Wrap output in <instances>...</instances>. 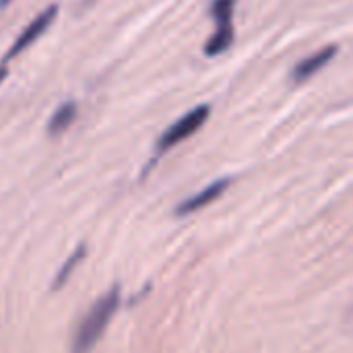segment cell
I'll return each mask as SVG.
<instances>
[{"label": "cell", "mask_w": 353, "mask_h": 353, "mask_svg": "<svg viewBox=\"0 0 353 353\" xmlns=\"http://www.w3.org/2000/svg\"><path fill=\"white\" fill-rule=\"evenodd\" d=\"M209 114H211V108L209 105H199L194 110H190L188 114H184L178 122H174L172 126H168L163 130V134L157 139V145H155V151L157 155L170 151L172 147H176L178 143L186 141L188 137H192L207 120H209Z\"/></svg>", "instance_id": "7a4b0ae2"}, {"label": "cell", "mask_w": 353, "mask_h": 353, "mask_svg": "<svg viewBox=\"0 0 353 353\" xmlns=\"http://www.w3.org/2000/svg\"><path fill=\"white\" fill-rule=\"evenodd\" d=\"M120 308V288L114 285L110 292H105L91 308L89 312L83 316V321L79 323L74 335H72V343H70V353H89L97 341L101 339L103 331L108 329L112 316L116 314V310Z\"/></svg>", "instance_id": "6da1fadb"}, {"label": "cell", "mask_w": 353, "mask_h": 353, "mask_svg": "<svg viewBox=\"0 0 353 353\" xmlns=\"http://www.w3.org/2000/svg\"><path fill=\"white\" fill-rule=\"evenodd\" d=\"M77 118V103L74 101H64L48 120V134L50 137H58L62 134Z\"/></svg>", "instance_id": "52a82bcc"}, {"label": "cell", "mask_w": 353, "mask_h": 353, "mask_svg": "<svg viewBox=\"0 0 353 353\" xmlns=\"http://www.w3.org/2000/svg\"><path fill=\"white\" fill-rule=\"evenodd\" d=\"M234 6H236V0H213V4H211V17L215 21V27L232 25Z\"/></svg>", "instance_id": "9c48e42d"}, {"label": "cell", "mask_w": 353, "mask_h": 353, "mask_svg": "<svg viewBox=\"0 0 353 353\" xmlns=\"http://www.w3.org/2000/svg\"><path fill=\"white\" fill-rule=\"evenodd\" d=\"M56 14H58V6L56 4H52V6H48L43 12H39L25 29H23V33L14 39V43L10 46V50L6 52V56L2 58V62H0V83L4 81V77H6V72H8V66H6V62L8 60H12L14 56H19L23 50H27L39 35H43V31L52 25V21L56 19Z\"/></svg>", "instance_id": "3957f363"}, {"label": "cell", "mask_w": 353, "mask_h": 353, "mask_svg": "<svg viewBox=\"0 0 353 353\" xmlns=\"http://www.w3.org/2000/svg\"><path fill=\"white\" fill-rule=\"evenodd\" d=\"M335 56H337V46H333V43L319 50L316 54H312V56H308V58H304L302 62L296 64V68L292 70V79L296 83H302V81L310 79L314 72H319L323 66H327Z\"/></svg>", "instance_id": "5b68a950"}, {"label": "cell", "mask_w": 353, "mask_h": 353, "mask_svg": "<svg viewBox=\"0 0 353 353\" xmlns=\"http://www.w3.org/2000/svg\"><path fill=\"white\" fill-rule=\"evenodd\" d=\"M230 184H232V178H219V180L211 182L209 186H205V188L199 190L196 194L184 199V201L176 207L174 215H176V217H186V215H192V213L205 209L207 205L215 203V201L230 188Z\"/></svg>", "instance_id": "277c9868"}, {"label": "cell", "mask_w": 353, "mask_h": 353, "mask_svg": "<svg viewBox=\"0 0 353 353\" xmlns=\"http://www.w3.org/2000/svg\"><path fill=\"white\" fill-rule=\"evenodd\" d=\"M8 2H10V0H0V8H4V6H6Z\"/></svg>", "instance_id": "30bf717a"}, {"label": "cell", "mask_w": 353, "mask_h": 353, "mask_svg": "<svg viewBox=\"0 0 353 353\" xmlns=\"http://www.w3.org/2000/svg\"><path fill=\"white\" fill-rule=\"evenodd\" d=\"M234 43V25H223V27H215V33L211 35V39L205 43L203 52L213 58L223 54L230 46Z\"/></svg>", "instance_id": "ba28073f"}, {"label": "cell", "mask_w": 353, "mask_h": 353, "mask_svg": "<svg viewBox=\"0 0 353 353\" xmlns=\"http://www.w3.org/2000/svg\"><path fill=\"white\" fill-rule=\"evenodd\" d=\"M85 256H87V246H85V244H79V246L68 254V259L62 263V267L56 271V275H54V279H52V290H54V292L60 290V288L70 279V275H72L74 269L85 261Z\"/></svg>", "instance_id": "8992f818"}]
</instances>
